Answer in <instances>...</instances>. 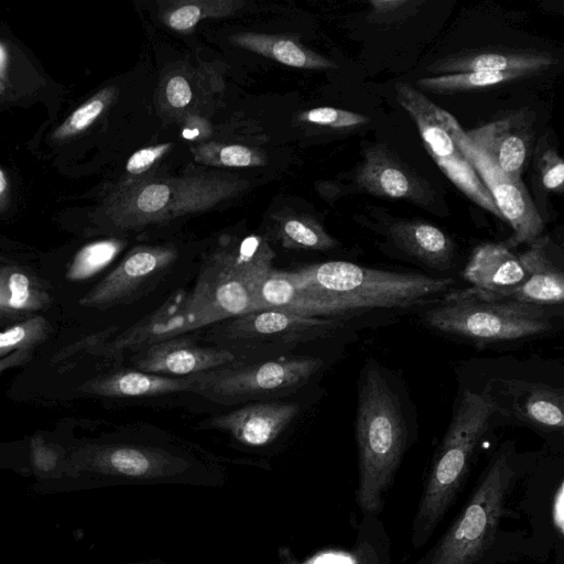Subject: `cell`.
<instances>
[{"instance_id":"33","label":"cell","mask_w":564,"mask_h":564,"mask_svg":"<svg viewBox=\"0 0 564 564\" xmlns=\"http://www.w3.org/2000/svg\"><path fill=\"white\" fill-rule=\"evenodd\" d=\"M123 245L118 239L98 240L86 245L74 257L67 278L72 281L90 278L108 265Z\"/></svg>"},{"instance_id":"29","label":"cell","mask_w":564,"mask_h":564,"mask_svg":"<svg viewBox=\"0 0 564 564\" xmlns=\"http://www.w3.org/2000/svg\"><path fill=\"white\" fill-rule=\"evenodd\" d=\"M117 94L118 89L115 86H108L97 91L52 131L51 140L65 142L83 133L104 115L115 101Z\"/></svg>"},{"instance_id":"21","label":"cell","mask_w":564,"mask_h":564,"mask_svg":"<svg viewBox=\"0 0 564 564\" xmlns=\"http://www.w3.org/2000/svg\"><path fill=\"white\" fill-rule=\"evenodd\" d=\"M216 93V79L193 67L169 70L158 90V106L167 117H188L207 97Z\"/></svg>"},{"instance_id":"20","label":"cell","mask_w":564,"mask_h":564,"mask_svg":"<svg viewBox=\"0 0 564 564\" xmlns=\"http://www.w3.org/2000/svg\"><path fill=\"white\" fill-rule=\"evenodd\" d=\"M392 242L406 254L425 265L446 270L451 267L455 247L440 228L419 220H395L388 227Z\"/></svg>"},{"instance_id":"4","label":"cell","mask_w":564,"mask_h":564,"mask_svg":"<svg viewBox=\"0 0 564 564\" xmlns=\"http://www.w3.org/2000/svg\"><path fill=\"white\" fill-rule=\"evenodd\" d=\"M274 252L257 235L220 242L203 261L183 307L200 327L253 311Z\"/></svg>"},{"instance_id":"7","label":"cell","mask_w":564,"mask_h":564,"mask_svg":"<svg viewBox=\"0 0 564 564\" xmlns=\"http://www.w3.org/2000/svg\"><path fill=\"white\" fill-rule=\"evenodd\" d=\"M516 480L511 454L500 449L467 505L420 564H476L495 540Z\"/></svg>"},{"instance_id":"18","label":"cell","mask_w":564,"mask_h":564,"mask_svg":"<svg viewBox=\"0 0 564 564\" xmlns=\"http://www.w3.org/2000/svg\"><path fill=\"white\" fill-rule=\"evenodd\" d=\"M473 289L489 296L503 299L525 279L519 256L505 243L478 246L464 270Z\"/></svg>"},{"instance_id":"23","label":"cell","mask_w":564,"mask_h":564,"mask_svg":"<svg viewBox=\"0 0 564 564\" xmlns=\"http://www.w3.org/2000/svg\"><path fill=\"white\" fill-rule=\"evenodd\" d=\"M229 41L236 46L291 67L303 69H329L336 67L335 63L307 48L295 36L238 32L231 34Z\"/></svg>"},{"instance_id":"16","label":"cell","mask_w":564,"mask_h":564,"mask_svg":"<svg viewBox=\"0 0 564 564\" xmlns=\"http://www.w3.org/2000/svg\"><path fill=\"white\" fill-rule=\"evenodd\" d=\"M465 133L498 171L521 180L533 134L528 113L516 112Z\"/></svg>"},{"instance_id":"6","label":"cell","mask_w":564,"mask_h":564,"mask_svg":"<svg viewBox=\"0 0 564 564\" xmlns=\"http://www.w3.org/2000/svg\"><path fill=\"white\" fill-rule=\"evenodd\" d=\"M432 328L476 344L538 336L552 328L545 307L489 296L475 289L445 297L425 313Z\"/></svg>"},{"instance_id":"9","label":"cell","mask_w":564,"mask_h":564,"mask_svg":"<svg viewBox=\"0 0 564 564\" xmlns=\"http://www.w3.org/2000/svg\"><path fill=\"white\" fill-rule=\"evenodd\" d=\"M319 358L301 356L203 373L196 392L214 402L234 404L279 395L305 384L322 367Z\"/></svg>"},{"instance_id":"5","label":"cell","mask_w":564,"mask_h":564,"mask_svg":"<svg viewBox=\"0 0 564 564\" xmlns=\"http://www.w3.org/2000/svg\"><path fill=\"white\" fill-rule=\"evenodd\" d=\"M496 400L488 392L466 389L434 456L412 525V544L424 545L463 486L475 451L486 433Z\"/></svg>"},{"instance_id":"27","label":"cell","mask_w":564,"mask_h":564,"mask_svg":"<svg viewBox=\"0 0 564 564\" xmlns=\"http://www.w3.org/2000/svg\"><path fill=\"white\" fill-rule=\"evenodd\" d=\"M243 2L237 0H177L167 2L161 20L170 29L186 33L204 19L226 18L236 13Z\"/></svg>"},{"instance_id":"8","label":"cell","mask_w":564,"mask_h":564,"mask_svg":"<svg viewBox=\"0 0 564 564\" xmlns=\"http://www.w3.org/2000/svg\"><path fill=\"white\" fill-rule=\"evenodd\" d=\"M395 95L415 122L425 149L447 178L475 204L501 219L488 189L451 134L444 109L405 83L395 85Z\"/></svg>"},{"instance_id":"13","label":"cell","mask_w":564,"mask_h":564,"mask_svg":"<svg viewBox=\"0 0 564 564\" xmlns=\"http://www.w3.org/2000/svg\"><path fill=\"white\" fill-rule=\"evenodd\" d=\"M188 457L161 447L118 444L94 451L83 468L137 482H170L188 476Z\"/></svg>"},{"instance_id":"40","label":"cell","mask_w":564,"mask_h":564,"mask_svg":"<svg viewBox=\"0 0 564 564\" xmlns=\"http://www.w3.org/2000/svg\"><path fill=\"white\" fill-rule=\"evenodd\" d=\"M11 196V185L7 172L0 166V212H3L9 203Z\"/></svg>"},{"instance_id":"42","label":"cell","mask_w":564,"mask_h":564,"mask_svg":"<svg viewBox=\"0 0 564 564\" xmlns=\"http://www.w3.org/2000/svg\"><path fill=\"white\" fill-rule=\"evenodd\" d=\"M21 357H22L21 351H19L12 356H9V358L0 360V371L3 370L4 368L9 367L10 365L19 361L21 359Z\"/></svg>"},{"instance_id":"30","label":"cell","mask_w":564,"mask_h":564,"mask_svg":"<svg viewBox=\"0 0 564 564\" xmlns=\"http://www.w3.org/2000/svg\"><path fill=\"white\" fill-rule=\"evenodd\" d=\"M196 162L216 167H254L267 164L258 149L241 144L202 143L191 149Z\"/></svg>"},{"instance_id":"36","label":"cell","mask_w":564,"mask_h":564,"mask_svg":"<svg viewBox=\"0 0 564 564\" xmlns=\"http://www.w3.org/2000/svg\"><path fill=\"white\" fill-rule=\"evenodd\" d=\"M541 181L546 189L562 192L564 184V163L557 151L546 148L539 159Z\"/></svg>"},{"instance_id":"32","label":"cell","mask_w":564,"mask_h":564,"mask_svg":"<svg viewBox=\"0 0 564 564\" xmlns=\"http://www.w3.org/2000/svg\"><path fill=\"white\" fill-rule=\"evenodd\" d=\"M46 295L35 289L22 272L0 270V307L10 310H36L44 305Z\"/></svg>"},{"instance_id":"34","label":"cell","mask_w":564,"mask_h":564,"mask_svg":"<svg viewBox=\"0 0 564 564\" xmlns=\"http://www.w3.org/2000/svg\"><path fill=\"white\" fill-rule=\"evenodd\" d=\"M420 0H371L368 20L376 24H394L417 13Z\"/></svg>"},{"instance_id":"2","label":"cell","mask_w":564,"mask_h":564,"mask_svg":"<svg viewBox=\"0 0 564 564\" xmlns=\"http://www.w3.org/2000/svg\"><path fill=\"white\" fill-rule=\"evenodd\" d=\"M235 175L208 172L172 177H131L104 198L101 220L120 230H138L208 210L248 187Z\"/></svg>"},{"instance_id":"3","label":"cell","mask_w":564,"mask_h":564,"mask_svg":"<svg viewBox=\"0 0 564 564\" xmlns=\"http://www.w3.org/2000/svg\"><path fill=\"white\" fill-rule=\"evenodd\" d=\"M357 501L368 514L382 510L408 441L400 400L383 373L367 365L360 376L356 415Z\"/></svg>"},{"instance_id":"14","label":"cell","mask_w":564,"mask_h":564,"mask_svg":"<svg viewBox=\"0 0 564 564\" xmlns=\"http://www.w3.org/2000/svg\"><path fill=\"white\" fill-rule=\"evenodd\" d=\"M356 183L368 194L404 199L422 207L432 206L435 202L430 184L382 144L365 151Z\"/></svg>"},{"instance_id":"24","label":"cell","mask_w":564,"mask_h":564,"mask_svg":"<svg viewBox=\"0 0 564 564\" xmlns=\"http://www.w3.org/2000/svg\"><path fill=\"white\" fill-rule=\"evenodd\" d=\"M203 373L188 377H166L142 371H122L91 384L95 393L109 397H150L174 392H197Z\"/></svg>"},{"instance_id":"43","label":"cell","mask_w":564,"mask_h":564,"mask_svg":"<svg viewBox=\"0 0 564 564\" xmlns=\"http://www.w3.org/2000/svg\"><path fill=\"white\" fill-rule=\"evenodd\" d=\"M4 89H6L4 83H3L2 78L0 77V95H2L4 93Z\"/></svg>"},{"instance_id":"35","label":"cell","mask_w":564,"mask_h":564,"mask_svg":"<svg viewBox=\"0 0 564 564\" xmlns=\"http://www.w3.org/2000/svg\"><path fill=\"white\" fill-rule=\"evenodd\" d=\"M299 120L336 129L354 128L368 122V117L333 107H317L299 115Z\"/></svg>"},{"instance_id":"11","label":"cell","mask_w":564,"mask_h":564,"mask_svg":"<svg viewBox=\"0 0 564 564\" xmlns=\"http://www.w3.org/2000/svg\"><path fill=\"white\" fill-rule=\"evenodd\" d=\"M444 118L457 145L492 197L501 219L507 220L513 229V235L505 245L512 248L539 238L543 220L522 180L511 178L498 171L470 142L452 113L444 110Z\"/></svg>"},{"instance_id":"37","label":"cell","mask_w":564,"mask_h":564,"mask_svg":"<svg viewBox=\"0 0 564 564\" xmlns=\"http://www.w3.org/2000/svg\"><path fill=\"white\" fill-rule=\"evenodd\" d=\"M43 330V321L34 318L0 332V355L32 341Z\"/></svg>"},{"instance_id":"10","label":"cell","mask_w":564,"mask_h":564,"mask_svg":"<svg viewBox=\"0 0 564 564\" xmlns=\"http://www.w3.org/2000/svg\"><path fill=\"white\" fill-rule=\"evenodd\" d=\"M213 329L219 347L237 349L289 348L323 337L339 324L332 318L310 317L278 308L251 311Z\"/></svg>"},{"instance_id":"12","label":"cell","mask_w":564,"mask_h":564,"mask_svg":"<svg viewBox=\"0 0 564 564\" xmlns=\"http://www.w3.org/2000/svg\"><path fill=\"white\" fill-rule=\"evenodd\" d=\"M176 259L173 246L135 247L82 302L98 307L130 303L153 289Z\"/></svg>"},{"instance_id":"19","label":"cell","mask_w":564,"mask_h":564,"mask_svg":"<svg viewBox=\"0 0 564 564\" xmlns=\"http://www.w3.org/2000/svg\"><path fill=\"white\" fill-rule=\"evenodd\" d=\"M529 245L519 256L525 279L503 299L542 307L561 304L564 299V275L550 256L549 239L539 237Z\"/></svg>"},{"instance_id":"15","label":"cell","mask_w":564,"mask_h":564,"mask_svg":"<svg viewBox=\"0 0 564 564\" xmlns=\"http://www.w3.org/2000/svg\"><path fill=\"white\" fill-rule=\"evenodd\" d=\"M235 359V354L226 348L198 346L186 338L173 337L139 350L134 365L147 373L188 377L224 368Z\"/></svg>"},{"instance_id":"25","label":"cell","mask_w":564,"mask_h":564,"mask_svg":"<svg viewBox=\"0 0 564 564\" xmlns=\"http://www.w3.org/2000/svg\"><path fill=\"white\" fill-rule=\"evenodd\" d=\"M554 63V58L547 53L486 52L449 57L437 62L427 69L447 74L464 72H525L533 74Z\"/></svg>"},{"instance_id":"26","label":"cell","mask_w":564,"mask_h":564,"mask_svg":"<svg viewBox=\"0 0 564 564\" xmlns=\"http://www.w3.org/2000/svg\"><path fill=\"white\" fill-rule=\"evenodd\" d=\"M274 232L281 245L288 249L325 251L337 246V240L306 214L274 217Z\"/></svg>"},{"instance_id":"41","label":"cell","mask_w":564,"mask_h":564,"mask_svg":"<svg viewBox=\"0 0 564 564\" xmlns=\"http://www.w3.org/2000/svg\"><path fill=\"white\" fill-rule=\"evenodd\" d=\"M9 65V54L6 46L0 43V77H6L7 69Z\"/></svg>"},{"instance_id":"1","label":"cell","mask_w":564,"mask_h":564,"mask_svg":"<svg viewBox=\"0 0 564 564\" xmlns=\"http://www.w3.org/2000/svg\"><path fill=\"white\" fill-rule=\"evenodd\" d=\"M291 273L296 292L284 311L321 318L373 308H406L454 284L452 278L393 272L347 261L316 263Z\"/></svg>"},{"instance_id":"39","label":"cell","mask_w":564,"mask_h":564,"mask_svg":"<svg viewBox=\"0 0 564 564\" xmlns=\"http://www.w3.org/2000/svg\"><path fill=\"white\" fill-rule=\"evenodd\" d=\"M57 455L44 447H33V463L40 473H48L56 466Z\"/></svg>"},{"instance_id":"28","label":"cell","mask_w":564,"mask_h":564,"mask_svg":"<svg viewBox=\"0 0 564 564\" xmlns=\"http://www.w3.org/2000/svg\"><path fill=\"white\" fill-rule=\"evenodd\" d=\"M518 416L541 429L562 430L564 426L563 393L549 387H533L517 405Z\"/></svg>"},{"instance_id":"22","label":"cell","mask_w":564,"mask_h":564,"mask_svg":"<svg viewBox=\"0 0 564 564\" xmlns=\"http://www.w3.org/2000/svg\"><path fill=\"white\" fill-rule=\"evenodd\" d=\"M185 295L171 297L164 306L149 315L116 340L111 348L116 351L141 350L155 343L177 337L181 333L199 328L183 307Z\"/></svg>"},{"instance_id":"31","label":"cell","mask_w":564,"mask_h":564,"mask_svg":"<svg viewBox=\"0 0 564 564\" xmlns=\"http://www.w3.org/2000/svg\"><path fill=\"white\" fill-rule=\"evenodd\" d=\"M525 72H464L425 77L417 80L422 89L434 91H463L495 86L524 76Z\"/></svg>"},{"instance_id":"17","label":"cell","mask_w":564,"mask_h":564,"mask_svg":"<svg viewBox=\"0 0 564 564\" xmlns=\"http://www.w3.org/2000/svg\"><path fill=\"white\" fill-rule=\"evenodd\" d=\"M299 411L294 402H258L212 417L208 426L226 431L241 444L263 446L273 442Z\"/></svg>"},{"instance_id":"38","label":"cell","mask_w":564,"mask_h":564,"mask_svg":"<svg viewBox=\"0 0 564 564\" xmlns=\"http://www.w3.org/2000/svg\"><path fill=\"white\" fill-rule=\"evenodd\" d=\"M173 148L172 142H164L135 151L126 163V171L132 177L140 176L160 161Z\"/></svg>"}]
</instances>
